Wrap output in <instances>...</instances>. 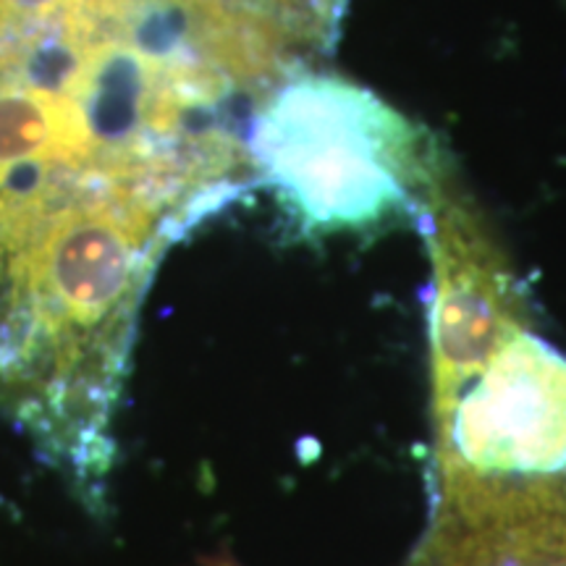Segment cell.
<instances>
[{
  "label": "cell",
  "instance_id": "cell-1",
  "mask_svg": "<svg viewBox=\"0 0 566 566\" xmlns=\"http://www.w3.org/2000/svg\"><path fill=\"white\" fill-rule=\"evenodd\" d=\"M302 63L242 0H0V417L38 454L113 428L160 260L254 189Z\"/></svg>",
  "mask_w": 566,
  "mask_h": 566
},
{
  "label": "cell",
  "instance_id": "cell-2",
  "mask_svg": "<svg viewBox=\"0 0 566 566\" xmlns=\"http://www.w3.org/2000/svg\"><path fill=\"white\" fill-rule=\"evenodd\" d=\"M415 223L433 263V506L412 566H566V357L451 163Z\"/></svg>",
  "mask_w": 566,
  "mask_h": 566
},
{
  "label": "cell",
  "instance_id": "cell-3",
  "mask_svg": "<svg viewBox=\"0 0 566 566\" xmlns=\"http://www.w3.org/2000/svg\"><path fill=\"white\" fill-rule=\"evenodd\" d=\"M254 187L302 233L370 231L412 218L446 158L424 126L363 84L304 66L260 103L247 134Z\"/></svg>",
  "mask_w": 566,
  "mask_h": 566
},
{
  "label": "cell",
  "instance_id": "cell-4",
  "mask_svg": "<svg viewBox=\"0 0 566 566\" xmlns=\"http://www.w3.org/2000/svg\"><path fill=\"white\" fill-rule=\"evenodd\" d=\"M307 59L334 53L349 0H247Z\"/></svg>",
  "mask_w": 566,
  "mask_h": 566
}]
</instances>
